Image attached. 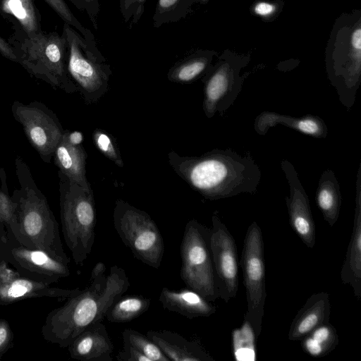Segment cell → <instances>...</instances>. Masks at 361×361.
<instances>
[{
    "label": "cell",
    "mask_w": 361,
    "mask_h": 361,
    "mask_svg": "<svg viewBox=\"0 0 361 361\" xmlns=\"http://www.w3.org/2000/svg\"><path fill=\"white\" fill-rule=\"evenodd\" d=\"M15 166L20 186L11 195L18 221L16 240L69 264L71 260L63 250L59 224L47 197L36 185L29 166L20 157L16 158Z\"/></svg>",
    "instance_id": "3957f363"
},
{
    "label": "cell",
    "mask_w": 361,
    "mask_h": 361,
    "mask_svg": "<svg viewBox=\"0 0 361 361\" xmlns=\"http://www.w3.org/2000/svg\"><path fill=\"white\" fill-rule=\"evenodd\" d=\"M210 245L219 298L228 302L238 289L239 260L234 238L219 212L212 216Z\"/></svg>",
    "instance_id": "7c38bea8"
},
{
    "label": "cell",
    "mask_w": 361,
    "mask_h": 361,
    "mask_svg": "<svg viewBox=\"0 0 361 361\" xmlns=\"http://www.w3.org/2000/svg\"><path fill=\"white\" fill-rule=\"evenodd\" d=\"M330 312L329 295L326 292L312 294L293 319L288 339L300 341L319 326L329 322Z\"/></svg>",
    "instance_id": "ac0fdd59"
},
{
    "label": "cell",
    "mask_w": 361,
    "mask_h": 361,
    "mask_svg": "<svg viewBox=\"0 0 361 361\" xmlns=\"http://www.w3.org/2000/svg\"><path fill=\"white\" fill-rule=\"evenodd\" d=\"M211 228L196 219L185 225L180 244V278L209 302L219 298L210 245Z\"/></svg>",
    "instance_id": "52a82bcc"
},
{
    "label": "cell",
    "mask_w": 361,
    "mask_h": 361,
    "mask_svg": "<svg viewBox=\"0 0 361 361\" xmlns=\"http://www.w3.org/2000/svg\"><path fill=\"white\" fill-rule=\"evenodd\" d=\"M0 238H4L9 233L16 239L18 228L16 204L9 195L6 174L4 168L0 169Z\"/></svg>",
    "instance_id": "83f0119b"
},
{
    "label": "cell",
    "mask_w": 361,
    "mask_h": 361,
    "mask_svg": "<svg viewBox=\"0 0 361 361\" xmlns=\"http://www.w3.org/2000/svg\"><path fill=\"white\" fill-rule=\"evenodd\" d=\"M118 361H150V360L131 345L123 343V349L116 355Z\"/></svg>",
    "instance_id": "8d00e7d4"
},
{
    "label": "cell",
    "mask_w": 361,
    "mask_h": 361,
    "mask_svg": "<svg viewBox=\"0 0 361 361\" xmlns=\"http://www.w3.org/2000/svg\"><path fill=\"white\" fill-rule=\"evenodd\" d=\"M145 0H119L121 13L125 21L132 20V24H135L140 20L144 11Z\"/></svg>",
    "instance_id": "836d02e7"
},
{
    "label": "cell",
    "mask_w": 361,
    "mask_h": 361,
    "mask_svg": "<svg viewBox=\"0 0 361 361\" xmlns=\"http://www.w3.org/2000/svg\"><path fill=\"white\" fill-rule=\"evenodd\" d=\"M8 39L20 63L31 75L68 94L78 92L67 68V42L62 33H27L14 24Z\"/></svg>",
    "instance_id": "277c9868"
},
{
    "label": "cell",
    "mask_w": 361,
    "mask_h": 361,
    "mask_svg": "<svg viewBox=\"0 0 361 361\" xmlns=\"http://www.w3.org/2000/svg\"><path fill=\"white\" fill-rule=\"evenodd\" d=\"M204 99L202 108L207 118L216 113L224 116L240 94L243 79L227 63L209 68L203 75Z\"/></svg>",
    "instance_id": "4fadbf2b"
},
{
    "label": "cell",
    "mask_w": 361,
    "mask_h": 361,
    "mask_svg": "<svg viewBox=\"0 0 361 361\" xmlns=\"http://www.w3.org/2000/svg\"><path fill=\"white\" fill-rule=\"evenodd\" d=\"M122 338L123 343L135 348L150 361H170L154 341L136 330L125 329L122 332Z\"/></svg>",
    "instance_id": "f546056e"
},
{
    "label": "cell",
    "mask_w": 361,
    "mask_h": 361,
    "mask_svg": "<svg viewBox=\"0 0 361 361\" xmlns=\"http://www.w3.org/2000/svg\"><path fill=\"white\" fill-rule=\"evenodd\" d=\"M233 347L236 360H255V334L250 324L244 319L240 329L233 332Z\"/></svg>",
    "instance_id": "4dcf8cb0"
},
{
    "label": "cell",
    "mask_w": 361,
    "mask_h": 361,
    "mask_svg": "<svg viewBox=\"0 0 361 361\" xmlns=\"http://www.w3.org/2000/svg\"><path fill=\"white\" fill-rule=\"evenodd\" d=\"M0 12L27 33L42 31L40 14L33 0H0Z\"/></svg>",
    "instance_id": "cb8c5ba5"
},
{
    "label": "cell",
    "mask_w": 361,
    "mask_h": 361,
    "mask_svg": "<svg viewBox=\"0 0 361 361\" xmlns=\"http://www.w3.org/2000/svg\"><path fill=\"white\" fill-rule=\"evenodd\" d=\"M201 1H207V0H201Z\"/></svg>",
    "instance_id": "b9f144b4"
},
{
    "label": "cell",
    "mask_w": 361,
    "mask_h": 361,
    "mask_svg": "<svg viewBox=\"0 0 361 361\" xmlns=\"http://www.w3.org/2000/svg\"><path fill=\"white\" fill-rule=\"evenodd\" d=\"M278 124L316 138H326L328 135L327 126L318 116L294 117L269 111H262L255 118L254 129L258 135H264L270 128Z\"/></svg>",
    "instance_id": "ffe728a7"
},
{
    "label": "cell",
    "mask_w": 361,
    "mask_h": 361,
    "mask_svg": "<svg viewBox=\"0 0 361 361\" xmlns=\"http://www.w3.org/2000/svg\"><path fill=\"white\" fill-rule=\"evenodd\" d=\"M315 200L324 220L330 226L337 221L341 206V194L334 172L327 169L322 173Z\"/></svg>",
    "instance_id": "603a6c76"
},
{
    "label": "cell",
    "mask_w": 361,
    "mask_h": 361,
    "mask_svg": "<svg viewBox=\"0 0 361 361\" xmlns=\"http://www.w3.org/2000/svg\"><path fill=\"white\" fill-rule=\"evenodd\" d=\"M151 299L141 295L121 296L107 310L105 318L112 323L130 322L148 310Z\"/></svg>",
    "instance_id": "484cf974"
},
{
    "label": "cell",
    "mask_w": 361,
    "mask_h": 361,
    "mask_svg": "<svg viewBox=\"0 0 361 361\" xmlns=\"http://www.w3.org/2000/svg\"><path fill=\"white\" fill-rule=\"evenodd\" d=\"M19 276L20 274L16 269L10 268L8 263L0 259V283H7Z\"/></svg>",
    "instance_id": "74e56055"
},
{
    "label": "cell",
    "mask_w": 361,
    "mask_h": 361,
    "mask_svg": "<svg viewBox=\"0 0 361 361\" xmlns=\"http://www.w3.org/2000/svg\"><path fill=\"white\" fill-rule=\"evenodd\" d=\"M289 186V196L286 197L289 222L295 233L308 247L316 243V226L308 196L302 185L297 171L287 159L281 161Z\"/></svg>",
    "instance_id": "5bb4252c"
},
{
    "label": "cell",
    "mask_w": 361,
    "mask_h": 361,
    "mask_svg": "<svg viewBox=\"0 0 361 361\" xmlns=\"http://www.w3.org/2000/svg\"><path fill=\"white\" fill-rule=\"evenodd\" d=\"M239 264L246 291L244 319L250 324L257 338L262 331L267 291L264 241L261 228L256 221H252L247 230Z\"/></svg>",
    "instance_id": "9c48e42d"
},
{
    "label": "cell",
    "mask_w": 361,
    "mask_h": 361,
    "mask_svg": "<svg viewBox=\"0 0 361 361\" xmlns=\"http://www.w3.org/2000/svg\"><path fill=\"white\" fill-rule=\"evenodd\" d=\"M44 1L59 15L65 23L70 25L74 29L77 30L85 39L96 42L92 31L82 25L73 15L63 0Z\"/></svg>",
    "instance_id": "d6a6232c"
},
{
    "label": "cell",
    "mask_w": 361,
    "mask_h": 361,
    "mask_svg": "<svg viewBox=\"0 0 361 361\" xmlns=\"http://www.w3.org/2000/svg\"><path fill=\"white\" fill-rule=\"evenodd\" d=\"M0 53L3 56L13 62L18 63L14 48L0 35Z\"/></svg>",
    "instance_id": "f35d334b"
},
{
    "label": "cell",
    "mask_w": 361,
    "mask_h": 361,
    "mask_svg": "<svg viewBox=\"0 0 361 361\" xmlns=\"http://www.w3.org/2000/svg\"><path fill=\"white\" fill-rule=\"evenodd\" d=\"M81 12H85L94 29H97V19L100 12L99 0H68Z\"/></svg>",
    "instance_id": "e575fe53"
},
{
    "label": "cell",
    "mask_w": 361,
    "mask_h": 361,
    "mask_svg": "<svg viewBox=\"0 0 361 361\" xmlns=\"http://www.w3.org/2000/svg\"><path fill=\"white\" fill-rule=\"evenodd\" d=\"M351 45L355 50V54L361 56V29L357 28L352 34L351 36Z\"/></svg>",
    "instance_id": "60d3db41"
},
{
    "label": "cell",
    "mask_w": 361,
    "mask_h": 361,
    "mask_svg": "<svg viewBox=\"0 0 361 361\" xmlns=\"http://www.w3.org/2000/svg\"><path fill=\"white\" fill-rule=\"evenodd\" d=\"M14 334L7 320L0 319V360L13 346Z\"/></svg>",
    "instance_id": "d590c367"
},
{
    "label": "cell",
    "mask_w": 361,
    "mask_h": 361,
    "mask_svg": "<svg viewBox=\"0 0 361 361\" xmlns=\"http://www.w3.org/2000/svg\"><path fill=\"white\" fill-rule=\"evenodd\" d=\"M87 158V154L82 145L71 142L64 132L54 152V162L59 171L70 180L90 191L92 189L86 176Z\"/></svg>",
    "instance_id": "7402d4cb"
},
{
    "label": "cell",
    "mask_w": 361,
    "mask_h": 361,
    "mask_svg": "<svg viewBox=\"0 0 361 361\" xmlns=\"http://www.w3.org/2000/svg\"><path fill=\"white\" fill-rule=\"evenodd\" d=\"M170 361H214L197 341H190L182 335L168 331H148L146 333Z\"/></svg>",
    "instance_id": "d6986e66"
},
{
    "label": "cell",
    "mask_w": 361,
    "mask_h": 361,
    "mask_svg": "<svg viewBox=\"0 0 361 361\" xmlns=\"http://www.w3.org/2000/svg\"><path fill=\"white\" fill-rule=\"evenodd\" d=\"M159 301L165 310L188 319L209 317L216 311L211 302L190 288L173 290L164 287Z\"/></svg>",
    "instance_id": "44dd1931"
},
{
    "label": "cell",
    "mask_w": 361,
    "mask_h": 361,
    "mask_svg": "<svg viewBox=\"0 0 361 361\" xmlns=\"http://www.w3.org/2000/svg\"><path fill=\"white\" fill-rule=\"evenodd\" d=\"M67 348L71 357L75 360H113V343L102 322L95 323L85 329Z\"/></svg>",
    "instance_id": "2e32d148"
},
{
    "label": "cell",
    "mask_w": 361,
    "mask_h": 361,
    "mask_svg": "<svg viewBox=\"0 0 361 361\" xmlns=\"http://www.w3.org/2000/svg\"><path fill=\"white\" fill-rule=\"evenodd\" d=\"M114 228L135 257L154 269L161 264L164 244L161 232L151 216L123 200L116 202Z\"/></svg>",
    "instance_id": "ba28073f"
},
{
    "label": "cell",
    "mask_w": 361,
    "mask_h": 361,
    "mask_svg": "<svg viewBox=\"0 0 361 361\" xmlns=\"http://www.w3.org/2000/svg\"><path fill=\"white\" fill-rule=\"evenodd\" d=\"M210 61V56L194 53L177 61L168 71L167 78L175 83L191 84L206 73Z\"/></svg>",
    "instance_id": "d4e9b609"
},
{
    "label": "cell",
    "mask_w": 361,
    "mask_h": 361,
    "mask_svg": "<svg viewBox=\"0 0 361 361\" xmlns=\"http://www.w3.org/2000/svg\"><path fill=\"white\" fill-rule=\"evenodd\" d=\"M105 272V264L97 263L85 288L48 313L41 329L45 341L67 348L85 329L103 321L109 307L130 286L123 269L114 265L108 275Z\"/></svg>",
    "instance_id": "6da1fadb"
},
{
    "label": "cell",
    "mask_w": 361,
    "mask_h": 361,
    "mask_svg": "<svg viewBox=\"0 0 361 361\" xmlns=\"http://www.w3.org/2000/svg\"><path fill=\"white\" fill-rule=\"evenodd\" d=\"M63 34L67 42V68L86 104L98 102L108 91L112 75L111 66L99 50L96 42L85 39L67 23Z\"/></svg>",
    "instance_id": "8992f818"
},
{
    "label": "cell",
    "mask_w": 361,
    "mask_h": 361,
    "mask_svg": "<svg viewBox=\"0 0 361 361\" xmlns=\"http://www.w3.org/2000/svg\"><path fill=\"white\" fill-rule=\"evenodd\" d=\"M167 157L174 172L209 200L255 194L260 183L261 170L253 158L231 149H214L198 157L171 150Z\"/></svg>",
    "instance_id": "7a4b0ae2"
},
{
    "label": "cell",
    "mask_w": 361,
    "mask_h": 361,
    "mask_svg": "<svg viewBox=\"0 0 361 361\" xmlns=\"http://www.w3.org/2000/svg\"><path fill=\"white\" fill-rule=\"evenodd\" d=\"M341 279L361 299V163L357 173L353 226L346 255L341 270Z\"/></svg>",
    "instance_id": "9a60e30c"
},
{
    "label": "cell",
    "mask_w": 361,
    "mask_h": 361,
    "mask_svg": "<svg viewBox=\"0 0 361 361\" xmlns=\"http://www.w3.org/2000/svg\"><path fill=\"white\" fill-rule=\"evenodd\" d=\"M92 140L97 148L106 158L118 167L124 166L116 140L111 133L101 128H95L92 133Z\"/></svg>",
    "instance_id": "1f68e13d"
},
{
    "label": "cell",
    "mask_w": 361,
    "mask_h": 361,
    "mask_svg": "<svg viewBox=\"0 0 361 361\" xmlns=\"http://www.w3.org/2000/svg\"><path fill=\"white\" fill-rule=\"evenodd\" d=\"M300 341L303 350L314 357L329 355L339 342L337 331L329 322L319 326Z\"/></svg>",
    "instance_id": "4316f807"
},
{
    "label": "cell",
    "mask_w": 361,
    "mask_h": 361,
    "mask_svg": "<svg viewBox=\"0 0 361 361\" xmlns=\"http://www.w3.org/2000/svg\"><path fill=\"white\" fill-rule=\"evenodd\" d=\"M275 6L267 2H259L257 4L254 8L256 14L261 16H267L272 14L275 11Z\"/></svg>",
    "instance_id": "ab89813d"
},
{
    "label": "cell",
    "mask_w": 361,
    "mask_h": 361,
    "mask_svg": "<svg viewBox=\"0 0 361 361\" xmlns=\"http://www.w3.org/2000/svg\"><path fill=\"white\" fill-rule=\"evenodd\" d=\"M195 0H158L152 17L155 27L185 18Z\"/></svg>",
    "instance_id": "f1b7e54d"
},
{
    "label": "cell",
    "mask_w": 361,
    "mask_h": 361,
    "mask_svg": "<svg viewBox=\"0 0 361 361\" xmlns=\"http://www.w3.org/2000/svg\"><path fill=\"white\" fill-rule=\"evenodd\" d=\"M11 112L42 160L50 164L65 132L56 114L38 101L24 104L15 100L11 105Z\"/></svg>",
    "instance_id": "30bf717a"
},
{
    "label": "cell",
    "mask_w": 361,
    "mask_h": 361,
    "mask_svg": "<svg viewBox=\"0 0 361 361\" xmlns=\"http://www.w3.org/2000/svg\"><path fill=\"white\" fill-rule=\"evenodd\" d=\"M0 259L11 264L20 276L49 285L71 274L68 264L42 250L25 246L9 233L0 238Z\"/></svg>",
    "instance_id": "8fae6325"
},
{
    "label": "cell",
    "mask_w": 361,
    "mask_h": 361,
    "mask_svg": "<svg viewBox=\"0 0 361 361\" xmlns=\"http://www.w3.org/2000/svg\"><path fill=\"white\" fill-rule=\"evenodd\" d=\"M62 233L74 262L82 266L92 252L97 221L93 190L87 191L58 171Z\"/></svg>",
    "instance_id": "5b68a950"
},
{
    "label": "cell",
    "mask_w": 361,
    "mask_h": 361,
    "mask_svg": "<svg viewBox=\"0 0 361 361\" xmlns=\"http://www.w3.org/2000/svg\"><path fill=\"white\" fill-rule=\"evenodd\" d=\"M81 289L52 287L49 284L19 276L7 283H0V305L36 298L67 299L80 293Z\"/></svg>",
    "instance_id": "e0dca14e"
}]
</instances>
